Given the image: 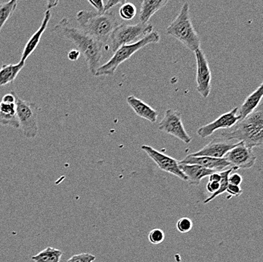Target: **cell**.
Instances as JSON below:
<instances>
[{
  "label": "cell",
  "instance_id": "6da1fadb",
  "mask_svg": "<svg viewBox=\"0 0 263 262\" xmlns=\"http://www.w3.org/2000/svg\"><path fill=\"white\" fill-rule=\"evenodd\" d=\"M54 31L71 42L76 46L77 50L79 51L86 59L89 72L95 76L98 69L100 68L102 51L105 45L80 29L72 26L67 17L62 18L55 25Z\"/></svg>",
  "mask_w": 263,
  "mask_h": 262
},
{
  "label": "cell",
  "instance_id": "7a4b0ae2",
  "mask_svg": "<svg viewBox=\"0 0 263 262\" xmlns=\"http://www.w3.org/2000/svg\"><path fill=\"white\" fill-rule=\"evenodd\" d=\"M226 140H238L250 149L262 147L263 144V109L260 104L253 113L238 121L230 130L221 134Z\"/></svg>",
  "mask_w": 263,
  "mask_h": 262
},
{
  "label": "cell",
  "instance_id": "3957f363",
  "mask_svg": "<svg viewBox=\"0 0 263 262\" xmlns=\"http://www.w3.org/2000/svg\"><path fill=\"white\" fill-rule=\"evenodd\" d=\"M76 17L80 30L104 45L107 43L114 30L119 25L116 15L110 11L99 13L80 10Z\"/></svg>",
  "mask_w": 263,
  "mask_h": 262
},
{
  "label": "cell",
  "instance_id": "277c9868",
  "mask_svg": "<svg viewBox=\"0 0 263 262\" xmlns=\"http://www.w3.org/2000/svg\"><path fill=\"white\" fill-rule=\"evenodd\" d=\"M166 33L176 38L192 52L200 49L201 41L192 24L189 3L182 6L179 13L166 28Z\"/></svg>",
  "mask_w": 263,
  "mask_h": 262
},
{
  "label": "cell",
  "instance_id": "5b68a950",
  "mask_svg": "<svg viewBox=\"0 0 263 262\" xmlns=\"http://www.w3.org/2000/svg\"><path fill=\"white\" fill-rule=\"evenodd\" d=\"M160 39V36L158 32L153 30L150 34L147 35L140 41L133 44L121 46L115 52L111 58L107 63L100 66L95 76H113L122 63L130 58L138 51L141 50L145 46L158 43Z\"/></svg>",
  "mask_w": 263,
  "mask_h": 262
},
{
  "label": "cell",
  "instance_id": "8992f818",
  "mask_svg": "<svg viewBox=\"0 0 263 262\" xmlns=\"http://www.w3.org/2000/svg\"><path fill=\"white\" fill-rule=\"evenodd\" d=\"M153 30V25L151 24H121L117 27L110 36V51L115 52L121 46L136 43L150 34Z\"/></svg>",
  "mask_w": 263,
  "mask_h": 262
},
{
  "label": "cell",
  "instance_id": "52a82bcc",
  "mask_svg": "<svg viewBox=\"0 0 263 262\" xmlns=\"http://www.w3.org/2000/svg\"><path fill=\"white\" fill-rule=\"evenodd\" d=\"M16 115L19 126L27 138L34 139L39 132L38 114L40 107L34 102L16 96Z\"/></svg>",
  "mask_w": 263,
  "mask_h": 262
},
{
  "label": "cell",
  "instance_id": "ba28073f",
  "mask_svg": "<svg viewBox=\"0 0 263 262\" xmlns=\"http://www.w3.org/2000/svg\"><path fill=\"white\" fill-rule=\"evenodd\" d=\"M158 129L179 138L187 145L192 142V138L186 132L182 124V113L172 108L166 110L164 116L158 125Z\"/></svg>",
  "mask_w": 263,
  "mask_h": 262
},
{
  "label": "cell",
  "instance_id": "9c48e42d",
  "mask_svg": "<svg viewBox=\"0 0 263 262\" xmlns=\"http://www.w3.org/2000/svg\"><path fill=\"white\" fill-rule=\"evenodd\" d=\"M142 149L155 162L160 170L172 174L183 182H187V177L179 167V161L161 152L157 151L148 145H142Z\"/></svg>",
  "mask_w": 263,
  "mask_h": 262
},
{
  "label": "cell",
  "instance_id": "30bf717a",
  "mask_svg": "<svg viewBox=\"0 0 263 262\" xmlns=\"http://www.w3.org/2000/svg\"><path fill=\"white\" fill-rule=\"evenodd\" d=\"M197 64V91L202 97H208L211 94L212 73L209 62L201 49L195 52Z\"/></svg>",
  "mask_w": 263,
  "mask_h": 262
},
{
  "label": "cell",
  "instance_id": "8fae6325",
  "mask_svg": "<svg viewBox=\"0 0 263 262\" xmlns=\"http://www.w3.org/2000/svg\"><path fill=\"white\" fill-rule=\"evenodd\" d=\"M231 167L234 170L237 169H248L253 167L256 164V156L253 153V150L245 146L243 142H237L235 148H232L224 156Z\"/></svg>",
  "mask_w": 263,
  "mask_h": 262
},
{
  "label": "cell",
  "instance_id": "7c38bea8",
  "mask_svg": "<svg viewBox=\"0 0 263 262\" xmlns=\"http://www.w3.org/2000/svg\"><path fill=\"white\" fill-rule=\"evenodd\" d=\"M237 112H238V108H235L228 113H223L216 120L198 129L197 132V135L200 138H206L211 136L219 129H231L240 120V116L237 115Z\"/></svg>",
  "mask_w": 263,
  "mask_h": 262
},
{
  "label": "cell",
  "instance_id": "4fadbf2b",
  "mask_svg": "<svg viewBox=\"0 0 263 262\" xmlns=\"http://www.w3.org/2000/svg\"><path fill=\"white\" fill-rule=\"evenodd\" d=\"M237 145V143H231L227 140H222L218 138H214L200 151L189 155L192 156H208L216 159H222L228 152L235 148Z\"/></svg>",
  "mask_w": 263,
  "mask_h": 262
},
{
  "label": "cell",
  "instance_id": "5bb4252c",
  "mask_svg": "<svg viewBox=\"0 0 263 262\" xmlns=\"http://www.w3.org/2000/svg\"><path fill=\"white\" fill-rule=\"evenodd\" d=\"M179 164L200 166L217 172H222L226 170L227 168L231 167L230 164L224 158L216 159L208 156H192L191 155H187L184 159L179 161Z\"/></svg>",
  "mask_w": 263,
  "mask_h": 262
},
{
  "label": "cell",
  "instance_id": "9a60e30c",
  "mask_svg": "<svg viewBox=\"0 0 263 262\" xmlns=\"http://www.w3.org/2000/svg\"><path fill=\"white\" fill-rule=\"evenodd\" d=\"M51 16H52V14H51L50 11L46 10L45 12L44 17H43V22H42L39 29L36 30V33H33V36L27 41L25 48H24L20 62L25 63L27 59L36 50L38 45H39L40 39H41L42 36L47 28L49 21L51 19Z\"/></svg>",
  "mask_w": 263,
  "mask_h": 262
},
{
  "label": "cell",
  "instance_id": "2e32d148",
  "mask_svg": "<svg viewBox=\"0 0 263 262\" xmlns=\"http://www.w3.org/2000/svg\"><path fill=\"white\" fill-rule=\"evenodd\" d=\"M126 102L138 116L147 119L152 124H155L158 120V111L151 108L143 100L133 96V95H130V96L127 97Z\"/></svg>",
  "mask_w": 263,
  "mask_h": 262
},
{
  "label": "cell",
  "instance_id": "e0dca14e",
  "mask_svg": "<svg viewBox=\"0 0 263 262\" xmlns=\"http://www.w3.org/2000/svg\"><path fill=\"white\" fill-rule=\"evenodd\" d=\"M262 83L259 87L247 97L240 108H238L237 115L240 116V120L249 116L261 104L263 95Z\"/></svg>",
  "mask_w": 263,
  "mask_h": 262
},
{
  "label": "cell",
  "instance_id": "ac0fdd59",
  "mask_svg": "<svg viewBox=\"0 0 263 262\" xmlns=\"http://www.w3.org/2000/svg\"><path fill=\"white\" fill-rule=\"evenodd\" d=\"M181 170L187 177V182L190 185H198L203 178L210 176L215 171L205 169L202 166L197 165H187V164H179Z\"/></svg>",
  "mask_w": 263,
  "mask_h": 262
},
{
  "label": "cell",
  "instance_id": "d6986e66",
  "mask_svg": "<svg viewBox=\"0 0 263 262\" xmlns=\"http://www.w3.org/2000/svg\"><path fill=\"white\" fill-rule=\"evenodd\" d=\"M168 3V0H144L141 5L139 21L141 24H148L152 16Z\"/></svg>",
  "mask_w": 263,
  "mask_h": 262
},
{
  "label": "cell",
  "instance_id": "ffe728a7",
  "mask_svg": "<svg viewBox=\"0 0 263 262\" xmlns=\"http://www.w3.org/2000/svg\"><path fill=\"white\" fill-rule=\"evenodd\" d=\"M0 125L11 126L14 129L20 128L16 115L15 103L0 102Z\"/></svg>",
  "mask_w": 263,
  "mask_h": 262
},
{
  "label": "cell",
  "instance_id": "44dd1931",
  "mask_svg": "<svg viewBox=\"0 0 263 262\" xmlns=\"http://www.w3.org/2000/svg\"><path fill=\"white\" fill-rule=\"evenodd\" d=\"M25 65V63L20 62L16 65H5L2 66L0 69V86L13 83Z\"/></svg>",
  "mask_w": 263,
  "mask_h": 262
},
{
  "label": "cell",
  "instance_id": "7402d4cb",
  "mask_svg": "<svg viewBox=\"0 0 263 262\" xmlns=\"http://www.w3.org/2000/svg\"><path fill=\"white\" fill-rule=\"evenodd\" d=\"M63 252L60 249L47 247L32 257L34 262H60Z\"/></svg>",
  "mask_w": 263,
  "mask_h": 262
},
{
  "label": "cell",
  "instance_id": "603a6c76",
  "mask_svg": "<svg viewBox=\"0 0 263 262\" xmlns=\"http://www.w3.org/2000/svg\"><path fill=\"white\" fill-rule=\"evenodd\" d=\"M17 1L11 0L7 3H0V31L6 22L12 17L17 9Z\"/></svg>",
  "mask_w": 263,
  "mask_h": 262
},
{
  "label": "cell",
  "instance_id": "cb8c5ba5",
  "mask_svg": "<svg viewBox=\"0 0 263 262\" xmlns=\"http://www.w3.org/2000/svg\"><path fill=\"white\" fill-rule=\"evenodd\" d=\"M233 168H230V169H226V170L222 171L220 172L221 180L219 182V189L218 190L217 192L213 193L210 197L208 199H205L203 204H206L208 203L211 202L212 200L217 197L219 195L222 194V193L226 192V189H227L228 185H229V176L232 172H233Z\"/></svg>",
  "mask_w": 263,
  "mask_h": 262
},
{
  "label": "cell",
  "instance_id": "d4e9b609",
  "mask_svg": "<svg viewBox=\"0 0 263 262\" xmlns=\"http://www.w3.org/2000/svg\"><path fill=\"white\" fill-rule=\"evenodd\" d=\"M136 13H137V9H136V6L133 3H128V2L121 5L119 9V14H120V17L125 21L133 20L136 17Z\"/></svg>",
  "mask_w": 263,
  "mask_h": 262
},
{
  "label": "cell",
  "instance_id": "484cf974",
  "mask_svg": "<svg viewBox=\"0 0 263 262\" xmlns=\"http://www.w3.org/2000/svg\"><path fill=\"white\" fill-rule=\"evenodd\" d=\"M148 239L151 244H155V245L162 244L165 239L164 232L159 228L152 230L148 234Z\"/></svg>",
  "mask_w": 263,
  "mask_h": 262
},
{
  "label": "cell",
  "instance_id": "4316f807",
  "mask_svg": "<svg viewBox=\"0 0 263 262\" xmlns=\"http://www.w3.org/2000/svg\"><path fill=\"white\" fill-rule=\"evenodd\" d=\"M192 227H193V222L189 218H180L176 223V228L179 232L182 234L189 232L192 229Z\"/></svg>",
  "mask_w": 263,
  "mask_h": 262
},
{
  "label": "cell",
  "instance_id": "83f0119b",
  "mask_svg": "<svg viewBox=\"0 0 263 262\" xmlns=\"http://www.w3.org/2000/svg\"><path fill=\"white\" fill-rule=\"evenodd\" d=\"M96 259V255L90 253H80L73 255L67 262H93Z\"/></svg>",
  "mask_w": 263,
  "mask_h": 262
},
{
  "label": "cell",
  "instance_id": "f1b7e54d",
  "mask_svg": "<svg viewBox=\"0 0 263 262\" xmlns=\"http://www.w3.org/2000/svg\"><path fill=\"white\" fill-rule=\"evenodd\" d=\"M226 192L229 193L230 196H228V199H230L232 196H239L243 193V190L241 189L240 186H236V185H232L229 184L228 185Z\"/></svg>",
  "mask_w": 263,
  "mask_h": 262
},
{
  "label": "cell",
  "instance_id": "f546056e",
  "mask_svg": "<svg viewBox=\"0 0 263 262\" xmlns=\"http://www.w3.org/2000/svg\"><path fill=\"white\" fill-rule=\"evenodd\" d=\"M242 182H243V178H242L241 175L238 173H231L229 176V184L232 185H236V186H240Z\"/></svg>",
  "mask_w": 263,
  "mask_h": 262
},
{
  "label": "cell",
  "instance_id": "4dcf8cb0",
  "mask_svg": "<svg viewBox=\"0 0 263 262\" xmlns=\"http://www.w3.org/2000/svg\"><path fill=\"white\" fill-rule=\"evenodd\" d=\"M124 3H126V1H124V0H108V1H107V3H106L105 7H104V12L110 11V9H111L112 7H115L117 5H123Z\"/></svg>",
  "mask_w": 263,
  "mask_h": 262
},
{
  "label": "cell",
  "instance_id": "1f68e13d",
  "mask_svg": "<svg viewBox=\"0 0 263 262\" xmlns=\"http://www.w3.org/2000/svg\"><path fill=\"white\" fill-rule=\"evenodd\" d=\"M16 96H17V93L14 91H12L3 97L2 102H5V103H15Z\"/></svg>",
  "mask_w": 263,
  "mask_h": 262
},
{
  "label": "cell",
  "instance_id": "d6a6232c",
  "mask_svg": "<svg viewBox=\"0 0 263 262\" xmlns=\"http://www.w3.org/2000/svg\"><path fill=\"white\" fill-rule=\"evenodd\" d=\"M89 3H90L92 6H94L95 9H96V12L102 13L104 12V7H105V4L104 2L100 0V1H92V0H89Z\"/></svg>",
  "mask_w": 263,
  "mask_h": 262
},
{
  "label": "cell",
  "instance_id": "836d02e7",
  "mask_svg": "<svg viewBox=\"0 0 263 262\" xmlns=\"http://www.w3.org/2000/svg\"><path fill=\"white\" fill-rule=\"evenodd\" d=\"M219 185H220L219 183L208 182V183L206 184V191L213 194V193L217 192L218 190L219 189Z\"/></svg>",
  "mask_w": 263,
  "mask_h": 262
},
{
  "label": "cell",
  "instance_id": "e575fe53",
  "mask_svg": "<svg viewBox=\"0 0 263 262\" xmlns=\"http://www.w3.org/2000/svg\"><path fill=\"white\" fill-rule=\"evenodd\" d=\"M80 52L79 51L77 50V49H73V50L70 51L67 54V57H68L69 60L71 61V62H76L78 59L80 58Z\"/></svg>",
  "mask_w": 263,
  "mask_h": 262
},
{
  "label": "cell",
  "instance_id": "d590c367",
  "mask_svg": "<svg viewBox=\"0 0 263 262\" xmlns=\"http://www.w3.org/2000/svg\"><path fill=\"white\" fill-rule=\"evenodd\" d=\"M221 180L220 172H215L209 176V182L219 183Z\"/></svg>",
  "mask_w": 263,
  "mask_h": 262
},
{
  "label": "cell",
  "instance_id": "8d00e7d4",
  "mask_svg": "<svg viewBox=\"0 0 263 262\" xmlns=\"http://www.w3.org/2000/svg\"><path fill=\"white\" fill-rule=\"evenodd\" d=\"M59 4V1H48L47 3V10L50 11L52 8L55 7Z\"/></svg>",
  "mask_w": 263,
  "mask_h": 262
}]
</instances>
